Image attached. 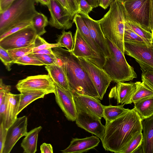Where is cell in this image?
<instances>
[{"mask_svg":"<svg viewBox=\"0 0 153 153\" xmlns=\"http://www.w3.org/2000/svg\"><path fill=\"white\" fill-rule=\"evenodd\" d=\"M142 121L133 108L105 124L101 141L104 149L115 153H122L133 138L142 132Z\"/></svg>","mask_w":153,"mask_h":153,"instance_id":"obj_1","label":"cell"},{"mask_svg":"<svg viewBox=\"0 0 153 153\" xmlns=\"http://www.w3.org/2000/svg\"><path fill=\"white\" fill-rule=\"evenodd\" d=\"M59 64L66 76L70 90L73 93L99 99L97 91L88 74L83 68L78 57L72 51L61 47L52 48ZM100 100V99H99Z\"/></svg>","mask_w":153,"mask_h":153,"instance_id":"obj_2","label":"cell"},{"mask_svg":"<svg viewBox=\"0 0 153 153\" xmlns=\"http://www.w3.org/2000/svg\"><path fill=\"white\" fill-rule=\"evenodd\" d=\"M109 10L98 20L105 37L114 43L124 54V35L126 15L122 3L116 0Z\"/></svg>","mask_w":153,"mask_h":153,"instance_id":"obj_3","label":"cell"},{"mask_svg":"<svg viewBox=\"0 0 153 153\" xmlns=\"http://www.w3.org/2000/svg\"><path fill=\"white\" fill-rule=\"evenodd\" d=\"M111 56L105 58L102 69L115 82L132 80L137 77L134 68L127 62L124 54L113 43L107 39Z\"/></svg>","mask_w":153,"mask_h":153,"instance_id":"obj_4","label":"cell"},{"mask_svg":"<svg viewBox=\"0 0 153 153\" xmlns=\"http://www.w3.org/2000/svg\"><path fill=\"white\" fill-rule=\"evenodd\" d=\"M35 0H15L10 6L0 13V35L18 24L31 21L38 12Z\"/></svg>","mask_w":153,"mask_h":153,"instance_id":"obj_5","label":"cell"},{"mask_svg":"<svg viewBox=\"0 0 153 153\" xmlns=\"http://www.w3.org/2000/svg\"><path fill=\"white\" fill-rule=\"evenodd\" d=\"M84 70L88 75L102 100L106 90L112 81L102 68L96 65L85 58L78 57Z\"/></svg>","mask_w":153,"mask_h":153,"instance_id":"obj_6","label":"cell"},{"mask_svg":"<svg viewBox=\"0 0 153 153\" xmlns=\"http://www.w3.org/2000/svg\"><path fill=\"white\" fill-rule=\"evenodd\" d=\"M124 54L134 58L139 65L153 69V43L124 42Z\"/></svg>","mask_w":153,"mask_h":153,"instance_id":"obj_7","label":"cell"},{"mask_svg":"<svg viewBox=\"0 0 153 153\" xmlns=\"http://www.w3.org/2000/svg\"><path fill=\"white\" fill-rule=\"evenodd\" d=\"M37 36L32 25L0 40V46L6 50L27 47L34 42Z\"/></svg>","mask_w":153,"mask_h":153,"instance_id":"obj_8","label":"cell"},{"mask_svg":"<svg viewBox=\"0 0 153 153\" xmlns=\"http://www.w3.org/2000/svg\"><path fill=\"white\" fill-rule=\"evenodd\" d=\"M48 8L50 14L49 24L59 29L67 30L71 28L74 15L65 9L56 0H49Z\"/></svg>","mask_w":153,"mask_h":153,"instance_id":"obj_9","label":"cell"},{"mask_svg":"<svg viewBox=\"0 0 153 153\" xmlns=\"http://www.w3.org/2000/svg\"><path fill=\"white\" fill-rule=\"evenodd\" d=\"M19 91L22 90H41L47 94L54 93L55 83L49 75H39L29 76L20 80L16 85Z\"/></svg>","mask_w":153,"mask_h":153,"instance_id":"obj_10","label":"cell"},{"mask_svg":"<svg viewBox=\"0 0 153 153\" xmlns=\"http://www.w3.org/2000/svg\"><path fill=\"white\" fill-rule=\"evenodd\" d=\"M74 45L72 51L77 57L85 59L100 68H102L105 58L101 56L87 43L76 29L74 37Z\"/></svg>","mask_w":153,"mask_h":153,"instance_id":"obj_11","label":"cell"},{"mask_svg":"<svg viewBox=\"0 0 153 153\" xmlns=\"http://www.w3.org/2000/svg\"><path fill=\"white\" fill-rule=\"evenodd\" d=\"M122 3L131 18L149 30L150 0H128Z\"/></svg>","mask_w":153,"mask_h":153,"instance_id":"obj_12","label":"cell"},{"mask_svg":"<svg viewBox=\"0 0 153 153\" xmlns=\"http://www.w3.org/2000/svg\"><path fill=\"white\" fill-rule=\"evenodd\" d=\"M55 84L56 90L54 94L57 103L68 120L75 121L77 111L73 93L71 90L65 89Z\"/></svg>","mask_w":153,"mask_h":153,"instance_id":"obj_13","label":"cell"},{"mask_svg":"<svg viewBox=\"0 0 153 153\" xmlns=\"http://www.w3.org/2000/svg\"><path fill=\"white\" fill-rule=\"evenodd\" d=\"M77 111L75 122L77 126L95 135L102 141L104 134L105 126L101 123V119L83 111Z\"/></svg>","mask_w":153,"mask_h":153,"instance_id":"obj_14","label":"cell"},{"mask_svg":"<svg viewBox=\"0 0 153 153\" xmlns=\"http://www.w3.org/2000/svg\"><path fill=\"white\" fill-rule=\"evenodd\" d=\"M27 118L25 116L17 117L7 129L2 153H9L18 140L27 132Z\"/></svg>","mask_w":153,"mask_h":153,"instance_id":"obj_15","label":"cell"},{"mask_svg":"<svg viewBox=\"0 0 153 153\" xmlns=\"http://www.w3.org/2000/svg\"><path fill=\"white\" fill-rule=\"evenodd\" d=\"M80 14L88 28L92 39L102 55L105 57L110 56V51L106 39L98 21L93 19L89 16L82 13Z\"/></svg>","mask_w":153,"mask_h":153,"instance_id":"obj_16","label":"cell"},{"mask_svg":"<svg viewBox=\"0 0 153 153\" xmlns=\"http://www.w3.org/2000/svg\"><path fill=\"white\" fill-rule=\"evenodd\" d=\"M73 94L77 111H83L101 119L103 117V105L99 99L75 92Z\"/></svg>","mask_w":153,"mask_h":153,"instance_id":"obj_17","label":"cell"},{"mask_svg":"<svg viewBox=\"0 0 153 153\" xmlns=\"http://www.w3.org/2000/svg\"><path fill=\"white\" fill-rule=\"evenodd\" d=\"M136 88L135 82H117L111 90L108 97L116 100L117 104H130Z\"/></svg>","mask_w":153,"mask_h":153,"instance_id":"obj_18","label":"cell"},{"mask_svg":"<svg viewBox=\"0 0 153 153\" xmlns=\"http://www.w3.org/2000/svg\"><path fill=\"white\" fill-rule=\"evenodd\" d=\"M100 140L97 136H92L83 138H73L69 146L61 150L62 153H81L86 152L97 146Z\"/></svg>","mask_w":153,"mask_h":153,"instance_id":"obj_19","label":"cell"},{"mask_svg":"<svg viewBox=\"0 0 153 153\" xmlns=\"http://www.w3.org/2000/svg\"><path fill=\"white\" fill-rule=\"evenodd\" d=\"M143 141L141 153H153V115L142 121Z\"/></svg>","mask_w":153,"mask_h":153,"instance_id":"obj_20","label":"cell"},{"mask_svg":"<svg viewBox=\"0 0 153 153\" xmlns=\"http://www.w3.org/2000/svg\"><path fill=\"white\" fill-rule=\"evenodd\" d=\"M20 94H15L10 92L7 94L6 106L4 127L7 129L17 117V108Z\"/></svg>","mask_w":153,"mask_h":153,"instance_id":"obj_21","label":"cell"},{"mask_svg":"<svg viewBox=\"0 0 153 153\" xmlns=\"http://www.w3.org/2000/svg\"><path fill=\"white\" fill-rule=\"evenodd\" d=\"M19 92L20 96L17 108V115L33 102L44 98L47 94L46 92L41 90H22Z\"/></svg>","mask_w":153,"mask_h":153,"instance_id":"obj_22","label":"cell"},{"mask_svg":"<svg viewBox=\"0 0 153 153\" xmlns=\"http://www.w3.org/2000/svg\"><path fill=\"white\" fill-rule=\"evenodd\" d=\"M48 75L54 82L61 87L70 90L68 79L62 67L59 64L45 65Z\"/></svg>","mask_w":153,"mask_h":153,"instance_id":"obj_23","label":"cell"},{"mask_svg":"<svg viewBox=\"0 0 153 153\" xmlns=\"http://www.w3.org/2000/svg\"><path fill=\"white\" fill-rule=\"evenodd\" d=\"M125 26L144 39L149 45H152L153 42L151 31L148 28L132 19L125 11Z\"/></svg>","mask_w":153,"mask_h":153,"instance_id":"obj_24","label":"cell"},{"mask_svg":"<svg viewBox=\"0 0 153 153\" xmlns=\"http://www.w3.org/2000/svg\"><path fill=\"white\" fill-rule=\"evenodd\" d=\"M73 22L77 29L89 45L101 56L105 57L92 39L88 28L80 14L76 13L74 16Z\"/></svg>","mask_w":153,"mask_h":153,"instance_id":"obj_25","label":"cell"},{"mask_svg":"<svg viewBox=\"0 0 153 153\" xmlns=\"http://www.w3.org/2000/svg\"><path fill=\"white\" fill-rule=\"evenodd\" d=\"M42 128V127L40 126L27 133L21 144V146L24 150L23 152H36L38 135Z\"/></svg>","mask_w":153,"mask_h":153,"instance_id":"obj_26","label":"cell"},{"mask_svg":"<svg viewBox=\"0 0 153 153\" xmlns=\"http://www.w3.org/2000/svg\"><path fill=\"white\" fill-rule=\"evenodd\" d=\"M134 108L142 121L153 115V96L136 102Z\"/></svg>","mask_w":153,"mask_h":153,"instance_id":"obj_27","label":"cell"},{"mask_svg":"<svg viewBox=\"0 0 153 153\" xmlns=\"http://www.w3.org/2000/svg\"><path fill=\"white\" fill-rule=\"evenodd\" d=\"M135 84L136 88L131 100L130 104L153 96V91L144 82L137 81L135 82Z\"/></svg>","mask_w":153,"mask_h":153,"instance_id":"obj_28","label":"cell"},{"mask_svg":"<svg viewBox=\"0 0 153 153\" xmlns=\"http://www.w3.org/2000/svg\"><path fill=\"white\" fill-rule=\"evenodd\" d=\"M124 105L121 104L116 106L103 105V117L105 120V124L115 119L129 109L124 108L123 107Z\"/></svg>","mask_w":153,"mask_h":153,"instance_id":"obj_29","label":"cell"},{"mask_svg":"<svg viewBox=\"0 0 153 153\" xmlns=\"http://www.w3.org/2000/svg\"><path fill=\"white\" fill-rule=\"evenodd\" d=\"M31 22L37 35L41 36L46 32L45 27L49 24V21L43 14L38 12L33 17Z\"/></svg>","mask_w":153,"mask_h":153,"instance_id":"obj_30","label":"cell"},{"mask_svg":"<svg viewBox=\"0 0 153 153\" xmlns=\"http://www.w3.org/2000/svg\"><path fill=\"white\" fill-rule=\"evenodd\" d=\"M56 41L61 44L63 47L66 48L70 51H72L74 45V41L71 31L66 32L63 30L61 34L58 36Z\"/></svg>","mask_w":153,"mask_h":153,"instance_id":"obj_31","label":"cell"},{"mask_svg":"<svg viewBox=\"0 0 153 153\" xmlns=\"http://www.w3.org/2000/svg\"><path fill=\"white\" fill-rule=\"evenodd\" d=\"M34 47V44L33 42L27 47L8 50L7 51L14 63V62L18 58L32 53Z\"/></svg>","mask_w":153,"mask_h":153,"instance_id":"obj_32","label":"cell"},{"mask_svg":"<svg viewBox=\"0 0 153 153\" xmlns=\"http://www.w3.org/2000/svg\"><path fill=\"white\" fill-rule=\"evenodd\" d=\"M143 134L140 132L136 135L122 153H134L139 149L142 144Z\"/></svg>","mask_w":153,"mask_h":153,"instance_id":"obj_33","label":"cell"},{"mask_svg":"<svg viewBox=\"0 0 153 153\" xmlns=\"http://www.w3.org/2000/svg\"><path fill=\"white\" fill-rule=\"evenodd\" d=\"M34 42V47L33 49V52L56 47H63L62 45L58 42L53 44L48 43L40 36L38 35L37 36Z\"/></svg>","mask_w":153,"mask_h":153,"instance_id":"obj_34","label":"cell"},{"mask_svg":"<svg viewBox=\"0 0 153 153\" xmlns=\"http://www.w3.org/2000/svg\"><path fill=\"white\" fill-rule=\"evenodd\" d=\"M140 66L142 71V81L153 91V69L143 65Z\"/></svg>","mask_w":153,"mask_h":153,"instance_id":"obj_35","label":"cell"},{"mask_svg":"<svg viewBox=\"0 0 153 153\" xmlns=\"http://www.w3.org/2000/svg\"><path fill=\"white\" fill-rule=\"evenodd\" d=\"M14 63L23 65H32L37 66L44 65V63L36 57L29 54L18 58Z\"/></svg>","mask_w":153,"mask_h":153,"instance_id":"obj_36","label":"cell"},{"mask_svg":"<svg viewBox=\"0 0 153 153\" xmlns=\"http://www.w3.org/2000/svg\"><path fill=\"white\" fill-rule=\"evenodd\" d=\"M124 40V42H143L149 45L144 39L137 35L132 30L125 26Z\"/></svg>","mask_w":153,"mask_h":153,"instance_id":"obj_37","label":"cell"},{"mask_svg":"<svg viewBox=\"0 0 153 153\" xmlns=\"http://www.w3.org/2000/svg\"><path fill=\"white\" fill-rule=\"evenodd\" d=\"M29 54L36 57L42 62L44 65L59 64L58 59L54 54L50 55L41 54L31 53Z\"/></svg>","mask_w":153,"mask_h":153,"instance_id":"obj_38","label":"cell"},{"mask_svg":"<svg viewBox=\"0 0 153 153\" xmlns=\"http://www.w3.org/2000/svg\"><path fill=\"white\" fill-rule=\"evenodd\" d=\"M32 25L31 21L24 22L16 24L10 28L4 33L0 35V40L9 35Z\"/></svg>","mask_w":153,"mask_h":153,"instance_id":"obj_39","label":"cell"},{"mask_svg":"<svg viewBox=\"0 0 153 153\" xmlns=\"http://www.w3.org/2000/svg\"><path fill=\"white\" fill-rule=\"evenodd\" d=\"M0 58L8 71L11 70V67L14 64L13 60L6 50L0 46Z\"/></svg>","mask_w":153,"mask_h":153,"instance_id":"obj_40","label":"cell"},{"mask_svg":"<svg viewBox=\"0 0 153 153\" xmlns=\"http://www.w3.org/2000/svg\"><path fill=\"white\" fill-rule=\"evenodd\" d=\"M78 14H83L88 16V13L93 8L86 0H80L79 4Z\"/></svg>","mask_w":153,"mask_h":153,"instance_id":"obj_41","label":"cell"},{"mask_svg":"<svg viewBox=\"0 0 153 153\" xmlns=\"http://www.w3.org/2000/svg\"><path fill=\"white\" fill-rule=\"evenodd\" d=\"M7 129L5 128L4 123L0 125V153H2L6 137Z\"/></svg>","mask_w":153,"mask_h":153,"instance_id":"obj_42","label":"cell"},{"mask_svg":"<svg viewBox=\"0 0 153 153\" xmlns=\"http://www.w3.org/2000/svg\"><path fill=\"white\" fill-rule=\"evenodd\" d=\"M11 86L4 84L1 79L0 80V104L5 96L8 93L10 92Z\"/></svg>","mask_w":153,"mask_h":153,"instance_id":"obj_43","label":"cell"},{"mask_svg":"<svg viewBox=\"0 0 153 153\" xmlns=\"http://www.w3.org/2000/svg\"><path fill=\"white\" fill-rule=\"evenodd\" d=\"M6 95L4 97L1 103L0 104V123H4L6 106Z\"/></svg>","mask_w":153,"mask_h":153,"instance_id":"obj_44","label":"cell"},{"mask_svg":"<svg viewBox=\"0 0 153 153\" xmlns=\"http://www.w3.org/2000/svg\"><path fill=\"white\" fill-rule=\"evenodd\" d=\"M68 4L73 13L75 15L79 11V6L76 0H66Z\"/></svg>","mask_w":153,"mask_h":153,"instance_id":"obj_45","label":"cell"},{"mask_svg":"<svg viewBox=\"0 0 153 153\" xmlns=\"http://www.w3.org/2000/svg\"><path fill=\"white\" fill-rule=\"evenodd\" d=\"M15 0H0V13L8 8Z\"/></svg>","mask_w":153,"mask_h":153,"instance_id":"obj_46","label":"cell"},{"mask_svg":"<svg viewBox=\"0 0 153 153\" xmlns=\"http://www.w3.org/2000/svg\"><path fill=\"white\" fill-rule=\"evenodd\" d=\"M41 153H53V147L50 144L43 143L40 146Z\"/></svg>","mask_w":153,"mask_h":153,"instance_id":"obj_47","label":"cell"},{"mask_svg":"<svg viewBox=\"0 0 153 153\" xmlns=\"http://www.w3.org/2000/svg\"><path fill=\"white\" fill-rule=\"evenodd\" d=\"M149 28L151 32L153 29V0H150Z\"/></svg>","mask_w":153,"mask_h":153,"instance_id":"obj_48","label":"cell"},{"mask_svg":"<svg viewBox=\"0 0 153 153\" xmlns=\"http://www.w3.org/2000/svg\"><path fill=\"white\" fill-rule=\"evenodd\" d=\"M32 53L41 54H53L52 48L44 49L32 52Z\"/></svg>","mask_w":153,"mask_h":153,"instance_id":"obj_49","label":"cell"},{"mask_svg":"<svg viewBox=\"0 0 153 153\" xmlns=\"http://www.w3.org/2000/svg\"><path fill=\"white\" fill-rule=\"evenodd\" d=\"M56 0L65 9L68 11L72 15L75 16V15L73 13L70 8H69L66 0Z\"/></svg>","mask_w":153,"mask_h":153,"instance_id":"obj_50","label":"cell"},{"mask_svg":"<svg viewBox=\"0 0 153 153\" xmlns=\"http://www.w3.org/2000/svg\"><path fill=\"white\" fill-rule=\"evenodd\" d=\"M111 0H100L99 6L106 9L110 5Z\"/></svg>","mask_w":153,"mask_h":153,"instance_id":"obj_51","label":"cell"},{"mask_svg":"<svg viewBox=\"0 0 153 153\" xmlns=\"http://www.w3.org/2000/svg\"><path fill=\"white\" fill-rule=\"evenodd\" d=\"M88 3L93 8L99 6L100 0H86Z\"/></svg>","mask_w":153,"mask_h":153,"instance_id":"obj_52","label":"cell"},{"mask_svg":"<svg viewBox=\"0 0 153 153\" xmlns=\"http://www.w3.org/2000/svg\"><path fill=\"white\" fill-rule=\"evenodd\" d=\"M36 2L39 3L42 5L46 6L47 7L49 5V0H35Z\"/></svg>","mask_w":153,"mask_h":153,"instance_id":"obj_53","label":"cell"},{"mask_svg":"<svg viewBox=\"0 0 153 153\" xmlns=\"http://www.w3.org/2000/svg\"><path fill=\"white\" fill-rule=\"evenodd\" d=\"M127 0H118V1H119L122 2H124Z\"/></svg>","mask_w":153,"mask_h":153,"instance_id":"obj_54","label":"cell"},{"mask_svg":"<svg viewBox=\"0 0 153 153\" xmlns=\"http://www.w3.org/2000/svg\"><path fill=\"white\" fill-rule=\"evenodd\" d=\"M76 2L79 6V2H80V0H76Z\"/></svg>","mask_w":153,"mask_h":153,"instance_id":"obj_55","label":"cell"},{"mask_svg":"<svg viewBox=\"0 0 153 153\" xmlns=\"http://www.w3.org/2000/svg\"><path fill=\"white\" fill-rule=\"evenodd\" d=\"M116 0H111L110 4L113 3V2H114V1H115Z\"/></svg>","mask_w":153,"mask_h":153,"instance_id":"obj_56","label":"cell"},{"mask_svg":"<svg viewBox=\"0 0 153 153\" xmlns=\"http://www.w3.org/2000/svg\"><path fill=\"white\" fill-rule=\"evenodd\" d=\"M151 33H152V40H153V29L151 31Z\"/></svg>","mask_w":153,"mask_h":153,"instance_id":"obj_57","label":"cell"}]
</instances>
